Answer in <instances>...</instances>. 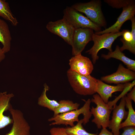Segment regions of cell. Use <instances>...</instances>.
Here are the masks:
<instances>
[{
    "mask_svg": "<svg viewBox=\"0 0 135 135\" xmlns=\"http://www.w3.org/2000/svg\"><path fill=\"white\" fill-rule=\"evenodd\" d=\"M82 100L85 102L82 107L76 110L57 114L49 118L48 120V121L54 122L50 124V125L63 124L72 127L75 125V122L79 121L78 116L81 114L83 116V124L85 125L87 123L92 116L90 110L91 100L90 99L86 100L84 99Z\"/></svg>",
    "mask_w": 135,
    "mask_h": 135,
    "instance_id": "cell-1",
    "label": "cell"
},
{
    "mask_svg": "<svg viewBox=\"0 0 135 135\" xmlns=\"http://www.w3.org/2000/svg\"><path fill=\"white\" fill-rule=\"evenodd\" d=\"M67 74L71 86L77 94L87 96L96 93L98 79L90 75H81L70 69L68 70Z\"/></svg>",
    "mask_w": 135,
    "mask_h": 135,
    "instance_id": "cell-2",
    "label": "cell"
},
{
    "mask_svg": "<svg viewBox=\"0 0 135 135\" xmlns=\"http://www.w3.org/2000/svg\"><path fill=\"white\" fill-rule=\"evenodd\" d=\"M101 6L100 0H94L87 2L76 3L71 6L78 11L84 14L87 18L100 27L105 28L106 22Z\"/></svg>",
    "mask_w": 135,
    "mask_h": 135,
    "instance_id": "cell-3",
    "label": "cell"
},
{
    "mask_svg": "<svg viewBox=\"0 0 135 135\" xmlns=\"http://www.w3.org/2000/svg\"><path fill=\"white\" fill-rule=\"evenodd\" d=\"M91 102L96 105V107H92L90 109L91 114L94 117L92 122L94 123L98 128H106L108 127L110 114L113 108L104 102L98 94H94Z\"/></svg>",
    "mask_w": 135,
    "mask_h": 135,
    "instance_id": "cell-4",
    "label": "cell"
},
{
    "mask_svg": "<svg viewBox=\"0 0 135 135\" xmlns=\"http://www.w3.org/2000/svg\"><path fill=\"white\" fill-rule=\"evenodd\" d=\"M125 31V30H124L116 33H109L100 35L94 34L92 37L94 45L86 52L91 55L94 64H95L98 59V53L102 49L105 48L110 52L112 51V46L113 42L118 38L122 36Z\"/></svg>",
    "mask_w": 135,
    "mask_h": 135,
    "instance_id": "cell-5",
    "label": "cell"
},
{
    "mask_svg": "<svg viewBox=\"0 0 135 135\" xmlns=\"http://www.w3.org/2000/svg\"><path fill=\"white\" fill-rule=\"evenodd\" d=\"M63 18L74 28H91L96 32L101 31V28L72 6H67L63 11Z\"/></svg>",
    "mask_w": 135,
    "mask_h": 135,
    "instance_id": "cell-6",
    "label": "cell"
},
{
    "mask_svg": "<svg viewBox=\"0 0 135 135\" xmlns=\"http://www.w3.org/2000/svg\"><path fill=\"white\" fill-rule=\"evenodd\" d=\"M46 28L49 31L60 37L71 46L75 28L64 19L50 21Z\"/></svg>",
    "mask_w": 135,
    "mask_h": 135,
    "instance_id": "cell-7",
    "label": "cell"
},
{
    "mask_svg": "<svg viewBox=\"0 0 135 135\" xmlns=\"http://www.w3.org/2000/svg\"><path fill=\"white\" fill-rule=\"evenodd\" d=\"M94 33V30L91 28H75L71 45L72 55L81 54L87 44L92 40Z\"/></svg>",
    "mask_w": 135,
    "mask_h": 135,
    "instance_id": "cell-8",
    "label": "cell"
},
{
    "mask_svg": "<svg viewBox=\"0 0 135 135\" xmlns=\"http://www.w3.org/2000/svg\"><path fill=\"white\" fill-rule=\"evenodd\" d=\"M13 123L10 132L5 135H30V127L22 112L12 107L9 110Z\"/></svg>",
    "mask_w": 135,
    "mask_h": 135,
    "instance_id": "cell-9",
    "label": "cell"
},
{
    "mask_svg": "<svg viewBox=\"0 0 135 135\" xmlns=\"http://www.w3.org/2000/svg\"><path fill=\"white\" fill-rule=\"evenodd\" d=\"M135 79V72L125 68L120 64L116 72L102 77L101 80L108 83L118 84L127 83Z\"/></svg>",
    "mask_w": 135,
    "mask_h": 135,
    "instance_id": "cell-10",
    "label": "cell"
},
{
    "mask_svg": "<svg viewBox=\"0 0 135 135\" xmlns=\"http://www.w3.org/2000/svg\"><path fill=\"white\" fill-rule=\"evenodd\" d=\"M125 96L121 99L118 105H115L113 108L112 119L110 120L108 127L114 135L120 134V127L122 120L127 116L128 112L126 110Z\"/></svg>",
    "mask_w": 135,
    "mask_h": 135,
    "instance_id": "cell-11",
    "label": "cell"
},
{
    "mask_svg": "<svg viewBox=\"0 0 135 135\" xmlns=\"http://www.w3.org/2000/svg\"><path fill=\"white\" fill-rule=\"evenodd\" d=\"M69 64L71 70L81 75H90L94 70L90 60L81 54L72 57L69 60Z\"/></svg>",
    "mask_w": 135,
    "mask_h": 135,
    "instance_id": "cell-12",
    "label": "cell"
},
{
    "mask_svg": "<svg viewBox=\"0 0 135 135\" xmlns=\"http://www.w3.org/2000/svg\"><path fill=\"white\" fill-rule=\"evenodd\" d=\"M135 14V3L131 4L123 8L122 11L118 17L116 22L112 25L104 30L95 33L98 35L104 34L116 33L120 30L124 23L128 20H130Z\"/></svg>",
    "mask_w": 135,
    "mask_h": 135,
    "instance_id": "cell-13",
    "label": "cell"
},
{
    "mask_svg": "<svg viewBox=\"0 0 135 135\" xmlns=\"http://www.w3.org/2000/svg\"><path fill=\"white\" fill-rule=\"evenodd\" d=\"M14 96L7 92H0V130L13 123L12 118L5 115L4 112L12 107L10 101Z\"/></svg>",
    "mask_w": 135,
    "mask_h": 135,
    "instance_id": "cell-14",
    "label": "cell"
},
{
    "mask_svg": "<svg viewBox=\"0 0 135 135\" xmlns=\"http://www.w3.org/2000/svg\"><path fill=\"white\" fill-rule=\"evenodd\" d=\"M128 83L119 84L116 86H112L105 84L101 80L98 79L96 92L99 95L103 101L107 104L108 100L112 97V94L118 92L122 91Z\"/></svg>",
    "mask_w": 135,
    "mask_h": 135,
    "instance_id": "cell-15",
    "label": "cell"
},
{
    "mask_svg": "<svg viewBox=\"0 0 135 135\" xmlns=\"http://www.w3.org/2000/svg\"><path fill=\"white\" fill-rule=\"evenodd\" d=\"M132 22L131 31L125 30L120 40L122 43V46L120 47L122 52L127 50L134 54H135V18L134 17L130 20Z\"/></svg>",
    "mask_w": 135,
    "mask_h": 135,
    "instance_id": "cell-16",
    "label": "cell"
},
{
    "mask_svg": "<svg viewBox=\"0 0 135 135\" xmlns=\"http://www.w3.org/2000/svg\"><path fill=\"white\" fill-rule=\"evenodd\" d=\"M101 57L106 60L114 58L119 60L126 65L128 69L135 72V61L126 56L120 50V47L118 45L116 46L114 51L109 52L106 54H102Z\"/></svg>",
    "mask_w": 135,
    "mask_h": 135,
    "instance_id": "cell-17",
    "label": "cell"
},
{
    "mask_svg": "<svg viewBox=\"0 0 135 135\" xmlns=\"http://www.w3.org/2000/svg\"><path fill=\"white\" fill-rule=\"evenodd\" d=\"M12 39L8 24L0 19V42L3 45L2 48L5 54L10 50Z\"/></svg>",
    "mask_w": 135,
    "mask_h": 135,
    "instance_id": "cell-18",
    "label": "cell"
},
{
    "mask_svg": "<svg viewBox=\"0 0 135 135\" xmlns=\"http://www.w3.org/2000/svg\"><path fill=\"white\" fill-rule=\"evenodd\" d=\"M49 90V87L46 84H45L43 92L38 99V104L40 106L47 108L54 111L59 106V104L56 100H50L48 98L46 93Z\"/></svg>",
    "mask_w": 135,
    "mask_h": 135,
    "instance_id": "cell-19",
    "label": "cell"
},
{
    "mask_svg": "<svg viewBox=\"0 0 135 135\" xmlns=\"http://www.w3.org/2000/svg\"><path fill=\"white\" fill-rule=\"evenodd\" d=\"M0 16L9 22L12 25H17L18 22L12 12L8 3L5 0H0Z\"/></svg>",
    "mask_w": 135,
    "mask_h": 135,
    "instance_id": "cell-20",
    "label": "cell"
},
{
    "mask_svg": "<svg viewBox=\"0 0 135 135\" xmlns=\"http://www.w3.org/2000/svg\"><path fill=\"white\" fill-rule=\"evenodd\" d=\"M59 106L53 111L54 116L57 114L67 112L78 109L80 104L77 103H74L70 100H61L58 102Z\"/></svg>",
    "mask_w": 135,
    "mask_h": 135,
    "instance_id": "cell-21",
    "label": "cell"
},
{
    "mask_svg": "<svg viewBox=\"0 0 135 135\" xmlns=\"http://www.w3.org/2000/svg\"><path fill=\"white\" fill-rule=\"evenodd\" d=\"M126 106L128 110L126 120L121 123L120 129L129 126H135V112L133 108L132 100L125 96Z\"/></svg>",
    "mask_w": 135,
    "mask_h": 135,
    "instance_id": "cell-22",
    "label": "cell"
},
{
    "mask_svg": "<svg viewBox=\"0 0 135 135\" xmlns=\"http://www.w3.org/2000/svg\"><path fill=\"white\" fill-rule=\"evenodd\" d=\"M84 122L82 119L79 120L74 126L65 128L66 134L68 135H98L97 134L90 133L87 132L82 125Z\"/></svg>",
    "mask_w": 135,
    "mask_h": 135,
    "instance_id": "cell-23",
    "label": "cell"
},
{
    "mask_svg": "<svg viewBox=\"0 0 135 135\" xmlns=\"http://www.w3.org/2000/svg\"><path fill=\"white\" fill-rule=\"evenodd\" d=\"M104 2L114 8H124L129 4L135 3L132 0H104Z\"/></svg>",
    "mask_w": 135,
    "mask_h": 135,
    "instance_id": "cell-24",
    "label": "cell"
},
{
    "mask_svg": "<svg viewBox=\"0 0 135 135\" xmlns=\"http://www.w3.org/2000/svg\"><path fill=\"white\" fill-rule=\"evenodd\" d=\"M50 135H68L65 128H53L50 130Z\"/></svg>",
    "mask_w": 135,
    "mask_h": 135,
    "instance_id": "cell-25",
    "label": "cell"
},
{
    "mask_svg": "<svg viewBox=\"0 0 135 135\" xmlns=\"http://www.w3.org/2000/svg\"><path fill=\"white\" fill-rule=\"evenodd\" d=\"M123 132L119 135H135V126H129L123 128Z\"/></svg>",
    "mask_w": 135,
    "mask_h": 135,
    "instance_id": "cell-26",
    "label": "cell"
},
{
    "mask_svg": "<svg viewBox=\"0 0 135 135\" xmlns=\"http://www.w3.org/2000/svg\"><path fill=\"white\" fill-rule=\"evenodd\" d=\"M126 97L128 99L132 100L135 102V87L134 86L132 90L127 94Z\"/></svg>",
    "mask_w": 135,
    "mask_h": 135,
    "instance_id": "cell-27",
    "label": "cell"
},
{
    "mask_svg": "<svg viewBox=\"0 0 135 135\" xmlns=\"http://www.w3.org/2000/svg\"><path fill=\"white\" fill-rule=\"evenodd\" d=\"M98 135H114L106 128H102L100 132Z\"/></svg>",
    "mask_w": 135,
    "mask_h": 135,
    "instance_id": "cell-28",
    "label": "cell"
},
{
    "mask_svg": "<svg viewBox=\"0 0 135 135\" xmlns=\"http://www.w3.org/2000/svg\"><path fill=\"white\" fill-rule=\"evenodd\" d=\"M5 54L4 53L2 48L0 47V63L5 58Z\"/></svg>",
    "mask_w": 135,
    "mask_h": 135,
    "instance_id": "cell-29",
    "label": "cell"
}]
</instances>
